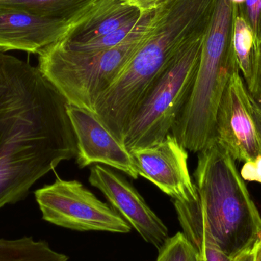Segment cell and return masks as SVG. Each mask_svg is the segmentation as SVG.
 <instances>
[{
	"label": "cell",
	"instance_id": "cell-1",
	"mask_svg": "<svg viewBox=\"0 0 261 261\" xmlns=\"http://www.w3.org/2000/svg\"><path fill=\"white\" fill-rule=\"evenodd\" d=\"M68 104L38 67L0 51V208L76 158Z\"/></svg>",
	"mask_w": 261,
	"mask_h": 261
},
{
	"label": "cell",
	"instance_id": "cell-2",
	"mask_svg": "<svg viewBox=\"0 0 261 261\" xmlns=\"http://www.w3.org/2000/svg\"><path fill=\"white\" fill-rule=\"evenodd\" d=\"M216 0H160L147 38L94 113L121 141L141 102L184 44L208 32Z\"/></svg>",
	"mask_w": 261,
	"mask_h": 261
},
{
	"label": "cell",
	"instance_id": "cell-3",
	"mask_svg": "<svg viewBox=\"0 0 261 261\" xmlns=\"http://www.w3.org/2000/svg\"><path fill=\"white\" fill-rule=\"evenodd\" d=\"M198 198L173 201L180 226L199 231L231 260L254 248L261 216L229 152L217 141L199 152Z\"/></svg>",
	"mask_w": 261,
	"mask_h": 261
},
{
	"label": "cell",
	"instance_id": "cell-4",
	"mask_svg": "<svg viewBox=\"0 0 261 261\" xmlns=\"http://www.w3.org/2000/svg\"><path fill=\"white\" fill-rule=\"evenodd\" d=\"M236 14L237 7L231 0L216 1L191 92L170 132L194 153L216 141L221 97L231 76L240 71L233 44Z\"/></svg>",
	"mask_w": 261,
	"mask_h": 261
},
{
	"label": "cell",
	"instance_id": "cell-5",
	"mask_svg": "<svg viewBox=\"0 0 261 261\" xmlns=\"http://www.w3.org/2000/svg\"><path fill=\"white\" fill-rule=\"evenodd\" d=\"M156 8L142 11L133 30L119 45L81 54L53 44L38 54V68L69 104L94 113L99 96L117 80L147 38Z\"/></svg>",
	"mask_w": 261,
	"mask_h": 261
},
{
	"label": "cell",
	"instance_id": "cell-6",
	"mask_svg": "<svg viewBox=\"0 0 261 261\" xmlns=\"http://www.w3.org/2000/svg\"><path fill=\"white\" fill-rule=\"evenodd\" d=\"M206 34L182 46L141 102L122 140L130 152L154 145L171 132L191 92Z\"/></svg>",
	"mask_w": 261,
	"mask_h": 261
},
{
	"label": "cell",
	"instance_id": "cell-7",
	"mask_svg": "<svg viewBox=\"0 0 261 261\" xmlns=\"http://www.w3.org/2000/svg\"><path fill=\"white\" fill-rule=\"evenodd\" d=\"M35 199L49 223L77 231L127 234L132 226L109 204L99 200L77 180L58 178L35 192Z\"/></svg>",
	"mask_w": 261,
	"mask_h": 261
},
{
	"label": "cell",
	"instance_id": "cell-8",
	"mask_svg": "<svg viewBox=\"0 0 261 261\" xmlns=\"http://www.w3.org/2000/svg\"><path fill=\"white\" fill-rule=\"evenodd\" d=\"M216 141L234 161L248 162L261 155V140L252 113L251 95L236 72L228 81L218 107Z\"/></svg>",
	"mask_w": 261,
	"mask_h": 261
},
{
	"label": "cell",
	"instance_id": "cell-9",
	"mask_svg": "<svg viewBox=\"0 0 261 261\" xmlns=\"http://www.w3.org/2000/svg\"><path fill=\"white\" fill-rule=\"evenodd\" d=\"M130 153L138 175L153 182L173 201L197 199V189L189 171L188 152L171 133L154 145Z\"/></svg>",
	"mask_w": 261,
	"mask_h": 261
},
{
	"label": "cell",
	"instance_id": "cell-10",
	"mask_svg": "<svg viewBox=\"0 0 261 261\" xmlns=\"http://www.w3.org/2000/svg\"><path fill=\"white\" fill-rule=\"evenodd\" d=\"M89 182L102 192L111 206L147 243L158 251L164 246L170 238L168 228L122 175L96 164L90 169Z\"/></svg>",
	"mask_w": 261,
	"mask_h": 261
},
{
	"label": "cell",
	"instance_id": "cell-11",
	"mask_svg": "<svg viewBox=\"0 0 261 261\" xmlns=\"http://www.w3.org/2000/svg\"><path fill=\"white\" fill-rule=\"evenodd\" d=\"M67 113L76 135V163L81 168L104 164L138 179L139 175L130 150L96 113L70 104L67 106Z\"/></svg>",
	"mask_w": 261,
	"mask_h": 261
},
{
	"label": "cell",
	"instance_id": "cell-12",
	"mask_svg": "<svg viewBox=\"0 0 261 261\" xmlns=\"http://www.w3.org/2000/svg\"><path fill=\"white\" fill-rule=\"evenodd\" d=\"M74 21L15 8L0 7V51L38 54L60 41Z\"/></svg>",
	"mask_w": 261,
	"mask_h": 261
},
{
	"label": "cell",
	"instance_id": "cell-13",
	"mask_svg": "<svg viewBox=\"0 0 261 261\" xmlns=\"http://www.w3.org/2000/svg\"><path fill=\"white\" fill-rule=\"evenodd\" d=\"M142 10L126 0H98L72 23L60 41L81 44L109 35L141 16Z\"/></svg>",
	"mask_w": 261,
	"mask_h": 261
},
{
	"label": "cell",
	"instance_id": "cell-14",
	"mask_svg": "<svg viewBox=\"0 0 261 261\" xmlns=\"http://www.w3.org/2000/svg\"><path fill=\"white\" fill-rule=\"evenodd\" d=\"M233 44L239 70L250 94L261 100V67L260 45L246 21L236 14Z\"/></svg>",
	"mask_w": 261,
	"mask_h": 261
},
{
	"label": "cell",
	"instance_id": "cell-15",
	"mask_svg": "<svg viewBox=\"0 0 261 261\" xmlns=\"http://www.w3.org/2000/svg\"><path fill=\"white\" fill-rule=\"evenodd\" d=\"M98 0H0V7L23 9L57 19L74 21Z\"/></svg>",
	"mask_w": 261,
	"mask_h": 261
},
{
	"label": "cell",
	"instance_id": "cell-16",
	"mask_svg": "<svg viewBox=\"0 0 261 261\" xmlns=\"http://www.w3.org/2000/svg\"><path fill=\"white\" fill-rule=\"evenodd\" d=\"M68 257L54 251L45 241L32 237L0 239V261H67Z\"/></svg>",
	"mask_w": 261,
	"mask_h": 261
},
{
	"label": "cell",
	"instance_id": "cell-17",
	"mask_svg": "<svg viewBox=\"0 0 261 261\" xmlns=\"http://www.w3.org/2000/svg\"><path fill=\"white\" fill-rule=\"evenodd\" d=\"M138 20L132 21L129 24H126L124 27L121 28L109 35L95 38V39L87 41V42L81 43V44H67L62 41H57L54 44L60 48L70 52H75V53H93V52L108 50V49L113 48V47L119 45L126 39L130 32L135 28Z\"/></svg>",
	"mask_w": 261,
	"mask_h": 261
},
{
	"label": "cell",
	"instance_id": "cell-18",
	"mask_svg": "<svg viewBox=\"0 0 261 261\" xmlns=\"http://www.w3.org/2000/svg\"><path fill=\"white\" fill-rule=\"evenodd\" d=\"M156 261H199L197 251L184 232L170 237L158 251Z\"/></svg>",
	"mask_w": 261,
	"mask_h": 261
},
{
	"label": "cell",
	"instance_id": "cell-19",
	"mask_svg": "<svg viewBox=\"0 0 261 261\" xmlns=\"http://www.w3.org/2000/svg\"><path fill=\"white\" fill-rule=\"evenodd\" d=\"M182 232L197 251L199 261H231V259L219 251L212 241L203 234L190 227H181Z\"/></svg>",
	"mask_w": 261,
	"mask_h": 261
},
{
	"label": "cell",
	"instance_id": "cell-20",
	"mask_svg": "<svg viewBox=\"0 0 261 261\" xmlns=\"http://www.w3.org/2000/svg\"><path fill=\"white\" fill-rule=\"evenodd\" d=\"M237 13L246 21L254 33L257 45L261 44V0H245L236 5Z\"/></svg>",
	"mask_w": 261,
	"mask_h": 261
},
{
	"label": "cell",
	"instance_id": "cell-21",
	"mask_svg": "<svg viewBox=\"0 0 261 261\" xmlns=\"http://www.w3.org/2000/svg\"><path fill=\"white\" fill-rule=\"evenodd\" d=\"M240 174L244 180L261 184V155L253 161L245 162Z\"/></svg>",
	"mask_w": 261,
	"mask_h": 261
},
{
	"label": "cell",
	"instance_id": "cell-22",
	"mask_svg": "<svg viewBox=\"0 0 261 261\" xmlns=\"http://www.w3.org/2000/svg\"><path fill=\"white\" fill-rule=\"evenodd\" d=\"M251 102L254 122L261 140V100H257L251 95Z\"/></svg>",
	"mask_w": 261,
	"mask_h": 261
},
{
	"label": "cell",
	"instance_id": "cell-23",
	"mask_svg": "<svg viewBox=\"0 0 261 261\" xmlns=\"http://www.w3.org/2000/svg\"><path fill=\"white\" fill-rule=\"evenodd\" d=\"M126 1L130 5L137 6L143 11L155 7L160 0H126Z\"/></svg>",
	"mask_w": 261,
	"mask_h": 261
},
{
	"label": "cell",
	"instance_id": "cell-24",
	"mask_svg": "<svg viewBox=\"0 0 261 261\" xmlns=\"http://www.w3.org/2000/svg\"><path fill=\"white\" fill-rule=\"evenodd\" d=\"M254 260V248L236 257L231 261H253Z\"/></svg>",
	"mask_w": 261,
	"mask_h": 261
},
{
	"label": "cell",
	"instance_id": "cell-25",
	"mask_svg": "<svg viewBox=\"0 0 261 261\" xmlns=\"http://www.w3.org/2000/svg\"><path fill=\"white\" fill-rule=\"evenodd\" d=\"M261 261V236L254 246V260Z\"/></svg>",
	"mask_w": 261,
	"mask_h": 261
},
{
	"label": "cell",
	"instance_id": "cell-26",
	"mask_svg": "<svg viewBox=\"0 0 261 261\" xmlns=\"http://www.w3.org/2000/svg\"><path fill=\"white\" fill-rule=\"evenodd\" d=\"M234 4L236 5H240L242 4L243 2H245V0H231Z\"/></svg>",
	"mask_w": 261,
	"mask_h": 261
},
{
	"label": "cell",
	"instance_id": "cell-27",
	"mask_svg": "<svg viewBox=\"0 0 261 261\" xmlns=\"http://www.w3.org/2000/svg\"><path fill=\"white\" fill-rule=\"evenodd\" d=\"M260 67H261V44L260 46Z\"/></svg>",
	"mask_w": 261,
	"mask_h": 261
}]
</instances>
